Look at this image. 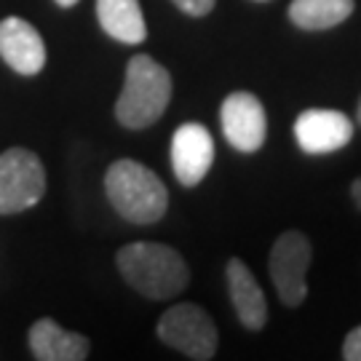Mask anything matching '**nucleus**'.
<instances>
[{
	"instance_id": "f257e3e1",
	"label": "nucleus",
	"mask_w": 361,
	"mask_h": 361,
	"mask_svg": "<svg viewBox=\"0 0 361 361\" xmlns=\"http://www.w3.org/2000/svg\"><path fill=\"white\" fill-rule=\"evenodd\" d=\"M118 273L147 300H171L190 281V268L177 249L158 241H134L118 249Z\"/></svg>"
},
{
	"instance_id": "f03ea898",
	"label": "nucleus",
	"mask_w": 361,
	"mask_h": 361,
	"mask_svg": "<svg viewBox=\"0 0 361 361\" xmlns=\"http://www.w3.org/2000/svg\"><path fill=\"white\" fill-rule=\"evenodd\" d=\"M104 193L131 225H153L166 214L169 190L164 180L140 161L121 158L104 174Z\"/></svg>"
},
{
	"instance_id": "7ed1b4c3",
	"label": "nucleus",
	"mask_w": 361,
	"mask_h": 361,
	"mask_svg": "<svg viewBox=\"0 0 361 361\" xmlns=\"http://www.w3.org/2000/svg\"><path fill=\"white\" fill-rule=\"evenodd\" d=\"M171 102V75L147 54H134L126 65L123 91L116 102V118L123 129L153 126Z\"/></svg>"
},
{
	"instance_id": "20e7f679",
	"label": "nucleus",
	"mask_w": 361,
	"mask_h": 361,
	"mask_svg": "<svg viewBox=\"0 0 361 361\" xmlns=\"http://www.w3.org/2000/svg\"><path fill=\"white\" fill-rule=\"evenodd\" d=\"M158 337L169 348L180 350L188 359L207 361L217 353V326L207 310L195 302H180L158 319Z\"/></svg>"
},
{
	"instance_id": "39448f33",
	"label": "nucleus",
	"mask_w": 361,
	"mask_h": 361,
	"mask_svg": "<svg viewBox=\"0 0 361 361\" xmlns=\"http://www.w3.org/2000/svg\"><path fill=\"white\" fill-rule=\"evenodd\" d=\"M46 193V169L32 150L11 147L0 153V214H19Z\"/></svg>"
},
{
	"instance_id": "423d86ee",
	"label": "nucleus",
	"mask_w": 361,
	"mask_h": 361,
	"mask_svg": "<svg viewBox=\"0 0 361 361\" xmlns=\"http://www.w3.org/2000/svg\"><path fill=\"white\" fill-rule=\"evenodd\" d=\"M310 241L305 233L286 231L281 233L271 249V279L276 292L286 308H297L308 297V268H310Z\"/></svg>"
},
{
	"instance_id": "0eeeda50",
	"label": "nucleus",
	"mask_w": 361,
	"mask_h": 361,
	"mask_svg": "<svg viewBox=\"0 0 361 361\" xmlns=\"http://www.w3.org/2000/svg\"><path fill=\"white\" fill-rule=\"evenodd\" d=\"M222 134L238 153H257L268 137V118L265 107L249 91H233L219 107Z\"/></svg>"
},
{
	"instance_id": "6e6552de",
	"label": "nucleus",
	"mask_w": 361,
	"mask_h": 361,
	"mask_svg": "<svg viewBox=\"0 0 361 361\" xmlns=\"http://www.w3.org/2000/svg\"><path fill=\"white\" fill-rule=\"evenodd\" d=\"M353 137V121L340 110H305L295 121V140L305 155L343 150Z\"/></svg>"
},
{
	"instance_id": "1a4fd4ad",
	"label": "nucleus",
	"mask_w": 361,
	"mask_h": 361,
	"mask_svg": "<svg viewBox=\"0 0 361 361\" xmlns=\"http://www.w3.org/2000/svg\"><path fill=\"white\" fill-rule=\"evenodd\" d=\"M214 164V140L204 123H182L171 137V169L185 188H195Z\"/></svg>"
},
{
	"instance_id": "9d476101",
	"label": "nucleus",
	"mask_w": 361,
	"mask_h": 361,
	"mask_svg": "<svg viewBox=\"0 0 361 361\" xmlns=\"http://www.w3.org/2000/svg\"><path fill=\"white\" fill-rule=\"evenodd\" d=\"M0 59L19 75H38L46 67V43L27 19L6 16L0 22Z\"/></svg>"
},
{
	"instance_id": "9b49d317",
	"label": "nucleus",
	"mask_w": 361,
	"mask_h": 361,
	"mask_svg": "<svg viewBox=\"0 0 361 361\" xmlns=\"http://www.w3.org/2000/svg\"><path fill=\"white\" fill-rule=\"evenodd\" d=\"M225 279H228V295L235 308L238 322L244 324L246 329L259 332L265 322H268V300L259 289L257 279L252 276V271L244 265V259L233 257L225 265Z\"/></svg>"
},
{
	"instance_id": "f8f14e48",
	"label": "nucleus",
	"mask_w": 361,
	"mask_h": 361,
	"mask_svg": "<svg viewBox=\"0 0 361 361\" xmlns=\"http://www.w3.org/2000/svg\"><path fill=\"white\" fill-rule=\"evenodd\" d=\"M30 350L38 361H83L89 359V337L70 332L54 319H38L27 335Z\"/></svg>"
},
{
	"instance_id": "ddd939ff",
	"label": "nucleus",
	"mask_w": 361,
	"mask_h": 361,
	"mask_svg": "<svg viewBox=\"0 0 361 361\" xmlns=\"http://www.w3.org/2000/svg\"><path fill=\"white\" fill-rule=\"evenodd\" d=\"M97 19L104 32L118 43L140 46L147 38L140 0H97Z\"/></svg>"
},
{
	"instance_id": "4468645a",
	"label": "nucleus",
	"mask_w": 361,
	"mask_h": 361,
	"mask_svg": "<svg viewBox=\"0 0 361 361\" xmlns=\"http://www.w3.org/2000/svg\"><path fill=\"white\" fill-rule=\"evenodd\" d=\"M356 8V0H292L289 19L300 30H329L343 25Z\"/></svg>"
},
{
	"instance_id": "2eb2a0df",
	"label": "nucleus",
	"mask_w": 361,
	"mask_h": 361,
	"mask_svg": "<svg viewBox=\"0 0 361 361\" xmlns=\"http://www.w3.org/2000/svg\"><path fill=\"white\" fill-rule=\"evenodd\" d=\"M180 11H185L188 16H207L217 0H171Z\"/></svg>"
},
{
	"instance_id": "dca6fc26",
	"label": "nucleus",
	"mask_w": 361,
	"mask_h": 361,
	"mask_svg": "<svg viewBox=\"0 0 361 361\" xmlns=\"http://www.w3.org/2000/svg\"><path fill=\"white\" fill-rule=\"evenodd\" d=\"M343 359L345 361H361V324L353 326L343 343Z\"/></svg>"
},
{
	"instance_id": "f3484780",
	"label": "nucleus",
	"mask_w": 361,
	"mask_h": 361,
	"mask_svg": "<svg viewBox=\"0 0 361 361\" xmlns=\"http://www.w3.org/2000/svg\"><path fill=\"white\" fill-rule=\"evenodd\" d=\"M350 195H353L356 207L361 209V177H359V180H353V185H350Z\"/></svg>"
},
{
	"instance_id": "a211bd4d",
	"label": "nucleus",
	"mask_w": 361,
	"mask_h": 361,
	"mask_svg": "<svg viewBox=\"0 0 361 361\" xmlns=\"http://www.w3.org/2000/svg\"><path fill=\"white\" fill-rule=\"evenodd\" d=\"M54 3H56L59 8H73V6H78L80 0H54Z\"/></svg>"
},
{
	"instance_id": "6ab92c4d",
	"label": "nucleus",
	"mask_w": 361,
	"mask_h": 361,
	"mask_svg": "<svg viewBox=\"0 0 361 361\" xmlns=\"http://www.w3.org/2000/svg\"><path fill=\"white\" fill-rule=\"evenodd\" d=\"M359 123H361V99H359Z\"/></svg>"
},
{
	"instance_id": "aec40b11",
	"label": "nucleus",
	"mask_w": 361,
	"mask_h": 361,
	"mask_svg": "<svg viewBox=\"0 0 361 361\" xmlns=\"http://www.w3.org/2000/svg\"><path fill=\"white\" fill-rule=\"evenodd\" d=\"M259 3H265V0H259Z\"/></svg>"
}]
</instances>
